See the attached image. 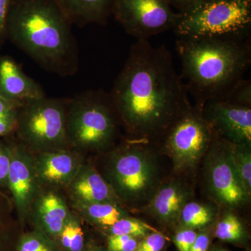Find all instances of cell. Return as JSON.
<instances>
[{"mask_svg": "<svg viewBox=\"0 0 251 251\" xmlns=\"http://www.w3.org/2000/svg\"><path fill=\"white\" fill-rule=\"evenodd\" d=\"M118 118L133 136H163L191 103L166 46L137 40L111 94Z\"/></svg>", "mask_w": 251, "mask_h": 251, "instance_id": "cell-1", "label": "cell"}, {"mask_svg": "<svg viewBox=\"0 0 251 251\" xmlns=\"http://www.w3.org/2000/svg\"><path fill=\"white\" fill-rule=\"evenodd\" d=\"M71 25L54 0H11L6 36L41 67L67 76L79 64Z\"/></svg>", "mask_w": 251, "mask_h": 251, "instance_id": "cell-2", "label": "cell"}, {"mask_svg": "<svg viewBox=\"0 0 251 251\" xmlns=\"http://www.w3.org/2000/svg\"><path fill=\"white\" fill-rule=\"evenodd\" d=\"M176 49L183 82L201 107L210 100H223L251 65L250 38H179Z\"/></svg>", "mask_w": 251, "mask_h": 251, "instance_id": "cell-3", "label": "cell"}, {"mask_svg": "<svg viewBox=\"0 0 251 251\" xmlns=\"http://www.w3.org/2000/svg\"><path fill=\"white\" fill-rule=\"evenodd\" d=\"M117 117L110 94L90 91L75 97L67 104L69 148L80 153L108 148L116 136Z\"/></svg>", "mask_w": 251, "mask_h": 251, "instance_id": "cell-4", "label": "cell"}, {"mask_svg": "<svg viewBox=\"0 0 251 251\" xmlns=\"http://www.w3.org/2000/svg\"><path fill=\"white\" fill-rule=\"evenodd\" d=\"M251 29V0H204L179 13L173 28L179 38L247 39Z\"/></svg>", "mask_w": 251, "mask_h": 251, "instance_id": "cell-5", "label": "cell"}, {"mask_svg": "<svg viewBox=\"0 0 251 251\" xmlns=\"http://www.w3.org/2000/svg\"><path fill=\"white\" fill-rule=\"evenodd\" d=\"M67 104L43 98L23 104L18 110L15 131L20 143L36 153L69 149L66 136Z\"/></svg>", "mask_w": 251, "mask_h": 251, "instance_id": "cell-6", "label": "cell"}, {"mask_svg": "<svg viewBox=\"0 0 251 251\" xmlns=\"http://www.w3.org/2000/svg\"><path fill=\"white\" fill-rule=\"evenodd\" d=\"M103 176L120 202L136 203L156 186V163L147 149L129 144L110 154Z\"/></svg>", "mask_w": 251, "mask_h": 251, "instance_id": "cell-7", "label": "cell"}, {"mask_svg": "<svg viewBox=\"0 0 251 251\" xmlns=\"http://www.w3.org/2000/svg\"><path fill=\"white\" fill-rule=\"evenodd\" d=\"M203 107L190 105L168 127L164 138V148L179 171L193 169L209 150L214 130L206 120Z\"/></svg>", "mask_w": 251, "mask_h": 251, "instance_id": "cell-8", "label": "cell"}, {"mask_svg": "<svg viewBox=\"0 0 251 251\" xmlns=\"http://www.w3.org/2000/svg\"><path fill=\"white\" fill-rule=\"evenodd\" d=\"M112 14L138 40L173 29L179 18L168 0H115Z\"/></svg>", "mask_w": 251, "mask_h": 251, "instance_id": "cell-9", "label": "cell"}, {"mask_svg": "<svg viewBox=\"0 0 251 251\" xmlns=\"http://www.w3.org/2000/svg\"><path fill=\"white\" fill-rule=\"evenodd\" d=\"M9 148L11 165L7 186L14 200L18 222L24 229L33 202L44 186L36 172L34 153L20 143Z\"/></svg>", "mask_w": 251, "mask_h": 251, "instance_id": "cell-10", "label": "cell"}, {"mask_svg": "<svg viewBox=\"0 0 251 251\" xmlns=\"http://www.w3.org/2000/svg\"><path fill=\"white\" fill-rule=\"evenodd\" d=\"M209 149L207 180L211 193L225 206L242 205L249 195L234 166L227 141L215 135Z\"/></svg>", "mask_w": 251, "mask_h": 251, "instance_id": "cell-11", "label": "cell"}, {"mask_svg": "<svg viewBox=\"0 0 251 251\" xmlns=\"http://www.w3.org/2000/svg\"><path fill=\"white\" fill-rule=\"evenodd\" d=\"M202 111L220 138L229 143L251 146V107L216 100L206 102Z\"/></svg>", "mask_w": 251, "mask_h": 251, "instance_id": "cell-12", "label": "cell"}, {"mask_svg": "<svg viewBox=\"0 0 251 251\" xmlns=\"http://www.w3.org/2000/svg\"><path fill=\"white\" fill-rule=\"evenodd\" d=\"M71 213L61 190L44 187L33 202L28 224L55 242Z\"/></svg>", "mask_w": 251, "mask_h": 251, "instance_id": "cell-13", "label": "cell"}, {"mask_svg": "<svg viewBox=\"0 0 251 251\" xmlns=\"http://www.w3.org/2000/svg\"><path fill=\"white\" fill-rule=\"evenodd\" d=\"M38 176L44 187L65 190L83 165L82 153L71 150L34 154Z\"/></svg>", "mask_w": 251, "mask_h": 251, "instance_id": "cell-14", "label": "cell"}, {"mask_svg": "<svg viewBox=\"0 0 251 251\" xmlns=\"http://www.w3.org/2000/svg\"><path fill=\"white\" fill-rule=\"evenodd\" d=\"M65 190L72 204L121 202L103 175L85 163Z\"/></svg>", "mask_w": 251, "mask_h": 251, "instance_id": "cell-15", "label": "cell"}, {"mask_svg": "<svg viewBox=\"0 0 251 251\" xmlns=\"http://www.w3.org/2000/svg\"><path fill=\"white\" fill-rule=\"evenodd\" d=\"M0 96L6 100L24 104L46 97L37 82L23 72L9 56L0 57Z\"/></svg>", "mask_w": 251, "mask_h": 251, "instance_id": "cell-16", "label": "cell"}, {"mask_svg": "<svg viewBox=\"0 0 251 251\" xmlns=\"http://www.w3.org/2000/svg\"><path fill=\"white\" fill-rule=\"evenodd\" d=\"M69 22L78 25H105L115 0H54Z\"/></svg>", "mask_w": 251, "mask_h": 251, "instance_id": "cell-17", "label": "cell"}, {"mask_svg": "<svg viewBox=\"0 0 251 251\" xmlns=\"http://www.w3.org/2000/svg\"><path fill=\"white\" fill-rule=\"evenodd\" d=\"M188 198V190L177 181L162 186L151 201L153 215L161 222L173 224L179 220L180 212Z\"/></svg>", "mask_w": 251, "mask_h": 251, "instance_id": "cell-18", "label": "cell"}, {"mask_svg": "<svg viewBox=\"0 0 251 251\" xmlns=\"http://www.w3.org/2000/svg\"><path fill=\"white\" fill-rule=\"evenodd\" d=\"M72 206L81 219L104 229H108L122 218L129 216L120 204L115 203L72 204Z\"/></svg>", "mask_w": 251, "mask_h": 251, "instance_id": "cell-19", "label": "cell"}, {"mask_svg": "<svg viewBox=\"0 0 251 251\" xmlns=\"http://www.w3.org/2000/svg\"><path fill=\"white\" fill-rule=\"evenodd\" d=\"M59 251H84L87 243L82 227V219L72 211L64 228L56 239Z\"/></svg>", "mask_w": 251, "mask_h": 251, "instance_id": "cell-20", "label": "cell"}, {"mask_svg": "<svg viewBox=\"0 0 251 251\" xmlns=\"http://www.w3.org/2000/svg\"><path fill=\"white\" fill-rule=\"evenodd\" d=\"M215 217L216 211L212 206L198 202H186L181 209L178 221L183 227L195 229L206 227Z\"/></svg>", "mask_w": 251, "mask_h": 251, "instance_id": "cell-21", "label": "cell"}, {"mask_svg": "<svg viewBox=\"0 0 251 251\" xmlns=\"http://www.w3.org/2000/svg\"><path fill=\"white\" fill-rule=\"evenodd\" d=\"M229 154L243 185L249 196L251 191V146L237 145L227 141Z\"/></svg>", "mask_w": 251, "mask_h": 251, "instance_id": "cell-22", "label": "cell"}, {"mask_svg": "<svg viewBox=\"0 0 251 251\" xmlns=\"http://www.w3.org/2000/svg\"><path fill=\"white\" fill-rule=\"evenodd\" d=\"M15 251H59L53 239L44 232L32 229L23 231L18 238Z\"/></svg>", "mask_w": 251, "mask_h": 251, "instance_id": "cell-23", "label": "cell"}, {"mask_svg": "<svg viewBox=\"0 0 251 251\" xmlns=\"http://www.w3.org/2000/svg\"><path fill=\"white\" fill-rule=\"evenodd\" d=\"M215 236L224 242H240L245 236V229L237 216L227 214L216 225Z\"/></svg>", "mask_w": 251, "mask_h": 251, "instance_id": "cell-24", "label": "cell"}, {"mask_svg": "<svg viewBox=\"0 0 251 251\" xmlns=\"http://www.w3.org/2000/svg\"><path fill=\"white\" fill-rule=\"evenodd\" d=\"M105 230L108 235H127L141 239L153 231V228L143 221L128 216L119 220Z\"/></svg>", "mask_w": 251, "mask_h": 251, "instance_id": "cell-25", "label": "cell"}, {"mask_svg": "<svg viewBox=\"0 0 251 251\" xmlns=\"http://www.w3.org/2000/svg\"><path fill=\"white\" fill-rule=\"evenodd\" d=\"M223 100L240 106L251 107V82L242 79Z\"/></svg>", "mask_w": 251, "mask_h": 251, "instance_id": "cell-26", "label": "cell"}, {"mask_svg": "<svg viewBox=\"0 0 251 251\" xmlns=\"http://www.w3.org/2000/svg\"><path fill=\"white\" fill-rule=\"evenodd\" d=\"M139 239L127 235H108V251H135Z\"/></svg>", "mask_w": 251, "mask_h": 251, "instance_id": "cell-27", "label": "cell"}, {"mask_svg": "<svg viewBox=\"0 0 251 251\" xmlns=\"http://www.w3.org/2000/svg\"><path fill=\"white\" fill-rule=\"evenodd\" d=\"M142 239L135 251H162L166 247L167 238L156 231L147 234Z\"/></svg>", "mask_w": 251, "mask_h": 251, "instance_id": "cell-28", "label": "cell"}, {"mask_svg": "<svg viewBox=\"0 0 251 251\" xmlns=\"http://www.w3.org/2000/svg\"><path fill=\"white\" fill-rule=\"evenodd\" d=\"M197 234L195 229L183 227L175 234L173 242L178 251H190Z\"/></svg>", "mask_w": 251, "mask_h": 251, "instance_id": "cell-29", "label": "cell"}, {"mask_svg": "<svg viewBox=\"0 0 251 251\" xmlns=\"http://www.w3.org/2000/svg\"><path fill=\"white\" fill-rule=\"evenodd\" d=\"M20 108L0 113V137L9 134L16 130Z\"/></svg>", "mask_w": 251, "mask_h": 251, "instance_id": "cell-30", "label": "cell"}, {"mask_svg": "<svg viewBox=\"0 0 251 251\" xmlns=\"http://www.w3.org/2000/svg\"><path fill=\"white\" fill-rule=\"evenodd\" d=\"M10 165V148L0 147V185L1 186H7Z\"/></svg>", "mask_w": 251, "mask_h": 251, "instance_id": "cell-31", "label": "cell"}, {"mask_svg": "<svg viewBox=\"0 0 251 251\" xmlns=\"http://www.w3.org/2000/svg\"><path fill=\"white\" fill-rule=\"evenodd\" d=\"M11 0H0V45L6 39V26Z\"/></svg>", "mask_w": 251, "mask_h": 251, "instance_id": "cell-32", "label": "cell"}, {"mask_svg": "<svg viewBox=\"0 0 251 251\" xmlns=\"http://www.w3.org/2000/svg\"><path fill=\"white\" fill-rule=\"evenodd\" d=\"M210 235L205 231L198 233L190 251H209L210 246Z\"/></svg>", "mask_w": 251, "mask_h": 251, "instance_id": "cell-33", "label": "cell"}, {"mask_svg": "<svg viewBox=\"0 0 251 251\" xmlns=\"http://www.w3.org/2000/svg\"><path fill=\"white\" fill-rule=\"evenodd\" d=\"M202 1L204 0H168L172 7L178 13L183 12Z\"/></svg>", "mask_w": 251, "mask_h": 251, "instance_id": "cell-34", "label": "cell"}, {"mask_svg": "<svg viewBox=\"0 0 251 251\" xmlns=\"http://www.w3.org/2000/svg\"><path fill=\"white\" fill-rule=\"evenodd\" d=\"M23 105V104L22 103H16V102L6 100V99L3 98L2 97L0 96V113L12 110V109L20 108Z\"/></svg>", "mask_w": 251, "mask_h": 251, "instance_id": "cell-35", "label": "cell"}, {"mask_svg": "<svg viewBox=\"0 0 251 251\" xmlns=\"http://www.w3.org/2000/svg\"><path fill=\"white\" fill-rule=\"evenodd\" d=\"M84 251H108L106 247H101V246L97 245L93 243L88 242L87 244Z\"/></svg>", "mask_w": 251, "mask_h": 251, "instance_id": "cell-36", "label": "cell"}, {"mask_svg": "<svg viewBox=\"0 0 251 251\" xmlns=\"http://www.w3.org/2000/svg\"><path fill=\"white\" fill-rule=\"evenodd\" d=\"M211 251H229L228 250H226V249H223V248H216V249H213Z\"/></svg>", "mask_w": 251, "mask_h": 251, "instance_id": "cell-37", "label": "cell"}]
</instances>
